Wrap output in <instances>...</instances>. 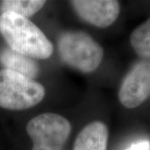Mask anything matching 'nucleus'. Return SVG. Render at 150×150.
I'll return each instance as SVG.
<instances>
[{"mask_svg": "<svg viewBox=\"0 0 150 150\" xmlns=\"http://www.w3.org/2000/svg\"><path fill=\"white\" fill-rule=\"evenodd\" d=\"M127 150H150V144L148 141H140L131 145Z\"/></svg>", "mask_w": 150, "mask_h": 150, "instance_id": "obj_11", "label": "nucleus"}, {"mask_svg": "<svg viewBox=\"0 0 150 150\" xmlns=\"http://www.w3.org/2000/svg\"><path fill=\"white\" fill-rule=\"evenodd\" d=\"M58 48L64 63L83 74L96 70L103 57V50L99 43L82 31L63 33L59 38Z\"/></svg>", "mask_w": 150, "mask_h": 150, "instance_id": "obj_2", "label": "nucleus"}, {"mask_svg": "<svg viewBox=\"0 0 150 150\" xmlns=\"http://www.w3.org/2000/svg\"><path fill=\"white\" fill-rule=\"evenodd\" d=\"M130 43L139 56L150 59V18L133 31Z\"/></svg>", "mask_w": 150, "mask_h": 150, "instance_id": "obj_10", "label": "nucleus"}, {"mask_svg": "<svg viewBox=\"0 0 150 150\" xmlns=\"http://www.w3.org/2000/svg\"><path fill=\"white\" fill-rule=\"evenodd\" d=\"M108 129L105 123L94 121L79 133L72 150H107Z\"/></svg>", "mask_w": 150, "mask_h": 150, "instance_id": "obj_7", "label": "nucleus"}, {"mask_svg": "<svg viewBox=\"0 0 150 150\" xmlns=\"http://www.w3.org/2000/svg\"><path fill=\"white\" fill-rule=\"evenodd\" d=\"M33 141L32 150H64L71 133L69 121L57 113L44 112L27 124Z\"/></svg>", "mask_w": 150, "mask_h": 150, "instance_id": "obj_4", "label": "nucleus"}, {"mask_svg": "<svg viewBox=\"0 0 150 150\" xmlns=\"http://www.w3.org/2000/svg\"><path fill=\"white\" fill-rule=\"evenodd\" d=\"M71 4L82 19L98 28L112 25L120 13L119 3L115 0H74Z\"/></svg>", "mask_w": 150, "mask_h": 150, "instance_id": "obj_6", "label": "nucleus"}, {"mask_svg": "<svg viewBox=\"0 0 150 150\" xmlns=\"http://www.w3.org/2000/svg\"><path fill=\"white\" fill-rule=\"evenodd\" d=\"M150 94V61H143L134 67L123 79L118 98L127 108L141 105Z\"/></svg>", "mask_w": 150, "mask_h": 150, "instance_id": "obj_5", "label": "nucleus"}, {"mask_svg": "<svg viewBox=\"0 0 150 150\" xmlns=\"http://www.w3.org/2000/svg\"><path fill=\"white\" fill-rule=\"evenodd\" d=\"M0 63L4 69L12 70L30 79L36 77L38 74V65L33 59L6 48L0 52Z\"/></svg>", "mask_w": 150, "mask_h": 150, "instance_id": "obj_8", "label": "nucleus"}, {"mask_svg": "<svg viewBox=\"0 0 150 150\" xmlns=\"http://www.w3.org/2000/svg\"><path fill=\"white\" fill-rule=\"evenodd\" d=\"M0 33L10 49L30 59H47L54 46L43 31L28 18L12 12L0 15Z\"/></svg>", "mask_w": 150, "mask_h": 150, "instance_id": "obj_1", "label": "nucleus"}, {"mask_svg": "<svg viewBox=\"0 0 150 150\" xmlns=\"http://www.w3.org/2000/svg\"><path fill=\"white\" fill-rule=\"evenodd\" d=\"M46 1L42 0H6L2 1L0 10L2 13L12 12L23 17H30L43 8Z\"/></svg>", "mask_w": 150, "mask_h": 150, "instance_id": "obj_9", "label": "nucleus"}, {"mask_svg": "<svg viewBox=\"0 0 150 150\" xmlns=\"http://www.w3.org/2000/svg\"><path fill=\"white\" fill-rule=\"evenodd\" d=\"M45 88L33 79L8 69L0 70V108L24 110L43 99Z\"/></svg>", "mask_w": 150, "mask_h": 150, "instance_id": "obj_3", "label": "nucleus"}]
</instances>
